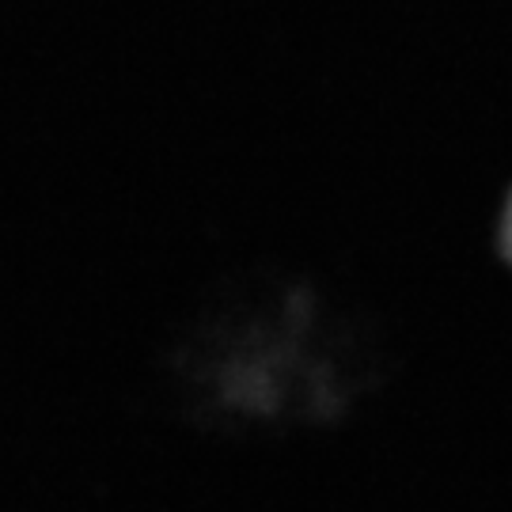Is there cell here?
Listing matches in <instances>:
<instances>
[{"label": "cell", "instance_id": "1", "mask_svg": "<svg viewBox=\"0 0 512 512\" xmlns=\"http://www.w3.org/2000/svg\"><path fill=\"white\" fill-rule=\"evenodd\" d=\"M494 251L501 258V266L512 270V186L505 190V198L497 205V217H494Z\"/></svg>", "mask_w": 512, "mask_h": 512}]
</instances>
